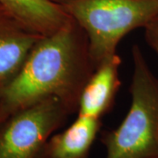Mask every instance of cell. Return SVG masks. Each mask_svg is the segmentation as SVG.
<instances>
[{
    "label": "cell",
    "mask_w": 158,
    "mask_h": 158,
    "mask_svg": "<svg viewBox=\"0 0 158 158\" xmlns=\"http://www.w3.org/2000/svg\"><path fill=\"white\" fill-rule=\"evenodd\" d=\"M96 69L87 34L72 19L42 36L17 75L1 87L7 116L50 98L77 112L82 92Z\"/></svg>",
    "instance_id": "6da1fadb"
},
{
    "label": "cell",
    "mask_w": 158,
    "mask_h": 158,
    "mask_svg": "<svg viewBox=\"0 0 158 158\" xmlns=\"http://www.w3.org/2000/svg\"><path fill=\"white\" fill-rule=\"evenodd\" d=\"M131 53V105L118 127L102 133L105 158L158 156V77L139 46H133Z\"/></svg>",
    "instance_id": "7a4b0ae2"
},
{
    "label": "cell",
    "mask_w": 158,
    "mask_h": 158,
    "mask_svg": "<svg viewBox=\"0 0 158 158\" xmlns=\"http://www.w3.org/2000/svg\"><path fill=\"white\" fill-rule=\"evenodd\" d=\"M85 30L96 68L121 40L158 16V0H54Z\"/></svg>",
    "instance_id": "3957f363"
},
{
    "label": "cell",
    "mask_w": 158,
    "mask_h": 158,
    "mask_svg": "<svg viewBox=\"0 0 158 158\" xmlns=\"http://www.w3.org/2000/svg\"><path fill=\"white\" fill-rule=\"evenodd\" d=\"M72 113L50 98L11 114L0 125V158H43L48 140Z\"/></svg>",
    "instance_id": "277c9868"
},
{
    "label": "cell",
    "mask_w": 158,
    "mask_h": 158,
    "mask_svg": "<svg viewBox=\"0 0 158 158\" xmlns=\"http://www.w3.org/2000/svg\"><path fill=\"white\" fill-rule=\"evenodd\" d=\"M121 58L118 54L102 62L85 85L78 104V116L100 118L113 107L121 85L119 68Z\"/></svg>",
    "instance_id": "5b68a950"
},
{
    "label": "cell",
    "mask_w": 158,
    "mask_h": 158,
    "mask_svg": "<svg viewBox=\"0 0 158 158\" xmlns=\"http://www.w3.org/2000/svg\"><path fill=\"white\" fill-rule=\"evenodd\" d=\"M0 6L30 32L48 36L73 19L54 0H0Z\"/></svg>",
    "instance_id": "8992f818"
},
{
    "label": "cell",
    "mask_w": 158,
    "mask_h": 158,
    "mask_svg": "<svg viewBox=\"0 0 158 158\" xmlns=\"http://www.w3.org/2000/svg\"><path fill=\"white\" fill-rule=\"evenodd\" d=\"M41 37L24 28L9 14L0 17L1 87L17 75Z\"/></svg>",
    "instance_id": "52a82bcc"
},
{
    "label": "cell",
    "mask_w": 158,
    "mask_h": 158,
    "mask_svg": "<svg viewBox=\"0 0 158 158\" xmlns=\"http://www.w3.org/2000/svg\"><path fill=\"white\" fill-rule=\"evenodd\" d=\"M100 127V118L77 116L69 127L51 136L43 158H88Z\"/></svg>",
    "instance_id": "ba28073f"
},
{
    "label": "cell",
    "mask_w": 158,
    "mask_h": 158,
    "mask_svg": "<svg viewBox=\"0 0 158 158\" xmlns=\"http://www.w3.org/2000/svg\"><path fill=\"white\" fill-rule=\"evenodd\" d=\"M143 29L147 45L158 55V16Z\"/></svg>",
    "instance_id": "9c48e42d"
},
{
    "label": "cell",
    "mask_w": 158,
    "mask_h": 158,
    "mask_svg": "<svg viewBox=\"0 0 158 158\" xmlns=\"http://www.w3.org/2000/svg\"><path fill=\"white\" fill-rule=\"evenodd\" d=\"M7 118H8V116H7V113L5 110V106H4L2 97H1V86H0V125L2 124Z\"/></svg>",
    "instance_id": "30bf717a"
},
{
    "label": "cell",
    "mask_w": 158,
    "mask_h": 158,
    "mask_svg": "<svg viewBox=\"0 0 158 158\" xmlns=\"http://www.w3.org/2000/svg\"><path fill=\"white\" fill-rule=\"evenodd\" d=\"M6 14H8V13L0 6V17H2V16H4V15H6Z\"/></svg>",
    "instance_id": "8fae6325"
},
{
    "label": "cell",
    "mask_w": 158,
    "mask_h": 158,
    "mask_svg": "<svg viewBox=\"0 0 158 158\" xmlns=\"http://www.w3.org/2000/svg\"><path fill=\"white\" fill-rule=\"evenodd\" d=\"M150 158H158V156H154V157H150Z\"/></svg>",
    "instance_id": "7c38bea8"
}]
</instances>
